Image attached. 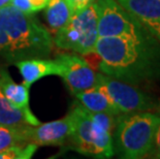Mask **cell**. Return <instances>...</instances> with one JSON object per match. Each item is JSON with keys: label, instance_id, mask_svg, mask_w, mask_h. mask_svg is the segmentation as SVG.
Segmentation results:
<instances>
[{"label": "cell", "instance_id": "cell-4", "mask_svg": "<svg viewBox=\"0 0 160 159\" xmlns=\"http://www.w3.org/2000/svg\"><path fill=\"white\" fill-rule=\"evenodd\" d=\"M72 130L69 138L74 151L97 158H110L114 155L113 131L101 127L92 120L89 111L76 104L69 112Z\"/></svg>", "mask_w": 160, "mask_h": 159}, {"label": "cell", "instance_id": "cell-13", "mask_svg": "<svg viewBox=\"0 0 160 159\" xmlns=\"http://www.w3.org/2000/svg\"><path fill=\"white\" fill-rule=\"evenodd\" d=\"M77 99L82 107L88 110L92 113H108L114 116H119L120 113L116 109L113 102L108 99V97L105 95L101 90H99L96 86L82 91L77 94H74Z\"/></svg>", "mask_w": 160, "mask_h": 159}, {"label": "cell", "instance_id": "cell-19", "mask_svg": "<svg viewBox=\"0 0 160 159\" xmlns=\"http://www.w3.org/2000/svg\"><path fill=\"white\" fill-rule=\"evenodd\" d=\"M66 1L69 4L72 13H76L82 11V9H84L85 7H87L88 5L91 4L92 2H94L95 0H66Z\"/></svg>", "mask_w": 160, "mask_h": 159}, {"label": "cell", "instance_id": "cell-6", "mask_svg": "<svg viewBox=\"0 0 160 159\" xmlns=\"http://www.w3.org/2000/svg\"><path fill=\"white\" fill-rule=\"evenodd\" d=\"M95 86L108 97L120 115L154 111L159 107L154 98L139 90L137 86L102 72L97 73Z\"/></svg>", "mask_w": 160, "mask_h": 159}, {"label": "cell", "instance_id": "cell-10", "mask_svg": "<svg viewBox=\"0 0 160 159\" xmlns=\"http://www.w3.org/2000/svg\"><path fill=\"white\" fill-rule=\"evenodd\" d=\"M118 2L160 42V0H118Z\"/></svg>", "mask_w": 160, "mask_h": 159}, {"label": "cell", "instance_id": "cell-5", "mask_svg": "<svg viewBox=\"0 0 160 159\" xmlns=\"http://www.w3.org/2000/svg\"><path fill=\"white\" fill-rule=\"evenodd\" d=\"M98 39L95 1L71 16L68 22L56 31L54 42L58 48L89 55L94 53Z\"/></svg>", "mask_w": 160, "mask_h": 159}, {"label": "cell", "instance_id": "cell-14", "mask_svg": "<svg viewBox=\"0 0 160 159\" xmlns=\"http://www.w3.org/2000/svg\"><path fill=\"white\" fill-rule=\"evenodd\" d=\"M0 90L13 106L23 110H30L29 87L17 84L5 69H0Z\"/></svg>", "mask_w": 160, "mask_h": 159}, {"label": "cell", "instance_id": "cell-16", "mask_svg": "<svg viewBox=\"0 0 160 159\" xmlns=\"http://www.w3.org/2000/svg\"><path fill=\"white\" fill-rule=\"evenodd\" d=\"M28 127L29 125L21 127L0 126V151L17 144L29 143Z\"/></svg>", "mask_w": 160, "mask_h": 159}, {"label": "cell", "instance_id": "cell-21", "mask_svg": "<svg viewBox=\"0 0 160 159\" xmlns=\"http://www.w3.org/2000/svg\"><path fill=\"white\" fill-rule=\"evenodd\" d=\"M152 153H154L155 157L160 158V124L157 128V131H156L155 141H154V148H153Z\"/></svg>", "mask_w": 160, "mask_h": 159}, {"label": "cell", "instance_id": "cell-3", "mask_svg": "<svg viewBox=\"0 0 160 159\" xmlns=\"http://www.w3.org/2000/svg\"><path fill=\"white\" fill-rule=\"evenodd\" d=\"M160 115L152 111L122 114L117 117L115 143L121 157L139 159L151 154Z\"/></svg>", "mask_w": 160, "mask_h": 159}, {"label": "cell", "instance_id": "cell-11", "mask_svg": "<svg viewBox=\"0 0 160 159\" xmlns=\"http://www.w3.org/2000/svg\"><path fill=\"white\" fill-rule=\"evenodd\" d=\"M16 66L18 67L22 76L23 84L29 88L42 77L48 76H59L60 73V66L56 59H23L17 61Z\"/></svg>", "mask_w": 160, "mask_h": 159}, {"label": "cell", "instance_id": "cell-9", "mask_svg": "<svg viewBox=\"0 0 160 159\" xmlns=\"http://www.w3.org/2000/svg\"><path fill=\"white\" fill-rule=\"evenodd\" d=\"M72 123L69 114L62 119L38 125H29L28 142L37 146H61L69 138Z\"/></svg>", "mask_w": 160, "mask_h": 159}, {"label": "cell", "instance_id": "cell-1", "mask_svg": "<svg viewBox=\"0 0 160 159\" xmlns=\"http://www.w3.org/2000/svg\"><path fill=\"white\" fill-rule=\"evenodd\" d=\"M94 53L107 76L134 86L160 81V42L151 34L98 37Z\"/></svg>", "mask_w": 160, "mask_h": 159}, {"label": "cell", "instance_id": "cell-12", "mask_svg": "<svg viewBox=\"0 0 160 159\" xmlns=\"http://www.w3.org/2000/svg\"><path fill=\"white\" fill-rule=\"evenodd\" d=\"M39 120L31 110H23L13 106L0 90V126L21 127L25 125H38Z\"/></svg>", "mask_w": 160, "mask_h": 159}, {"label": "cell", "instance_id": "cell-18", "mask_svg": "<svg viewBox=\"0 0 160 159\" xmlns=\"http://www.w3.org/2000/svg\"><path fill=\"white\" fill-rule=\"evenodd\" d=\"M49 0H11L9 5L23 12L35 13L47 6Z\"/></svg>", "mask_w": 160, "mask_h": 159}, {"label": "cell", "instance_id": "cell-22", "mask_svg": "<svg viewBox=\"0 0 160 159\" xmlns=\"http://www.w3.org/2000/svg\"><path fill=\"white\" fill-rule=\"evenodd\" d=\"M11 3V0H0V8L4 7L6 5H9Z\"/></svg>", "mask_w": 160, "mask_h": 159}, {"label": "cell", "instance_id": "cell-2", "mask_svg": "<svg viewBox=\"0 0 160 159\" xmlns=\"http://www.w3.org/2000/svg\"><path fill=\"white\" fill-rule=\"evenodd\" d=\"M0 23L8 39V60L42 58L52 52L53 39L33 13L23 12L12 5L0 8Z\"/></svg>", "mask_w": 160, "mask_h": 159}, {"label": "cell", "instance_id": "cell-8", "mask_svg": "<svg viewBox=\"0 0 160 159\" xmlns=\"http://www.w3.org/2000/svg\"><path fill=\"white\" fill-rule=\"evenodd\" d=\"M60 66L61 77L72 94L94 87L97 82V73L88 62L76 54H61L56 58Z\"/></svg>", "mask_w": 160, "mask_h": 159}, {"label": "cell", "instance_id": "cell-17", "mask_svg": "<svg viewBox=\"0 0 160 159\" xmlns=\"http://www.w3.org/2000/svg\"><path fill=\"white\" fill-rule=\"evenodd\" d=\"M38 146L33 143H22L0 151V159H30Z\"/></svg>", "mask_w": 160, "mask_h": 159}, {"label": "cell", "instance_id": "cell-15", "mask_svg": "<svg viewBox=\"0 0 160 159\" xmlns=\"http://www.w3.org/2000/svg\"><path fill=\"white\" fill-rule=\"evenodd\" d=\"M45 8L47 23L54 31L65 25L73 15L66 0H49Z\"/></svg>", "mask_w": 160, "mask_h": 159}, {"label": "cell", "instance_id": "cell-7", "mask_svg": "<svg viewBox=\"0 0 160 159\" xmlns=\"http://www.w3.org/2000/svg\"><path fill=\"white\" fill-rule=\"evenodd\" d=\"M95 5L98 37H138L150 34L118 0H95Z\"/></svg>", "mask_w": 160, "mask_h": 159}, {"label": "cell", "instance_id": "cell-20", "mask_svg": "<svg viewBox=\"0 0 160 159\" xmlns=\"http://www.w3.org/2000/svg\"><path fill=\"white\" fill-rule=\"evenodd\" d=\"M8 35L3 29L0 23V57L8 58Z\"/></svg>", "mask_w": 160, "mask_h": 159}]
</instances>
